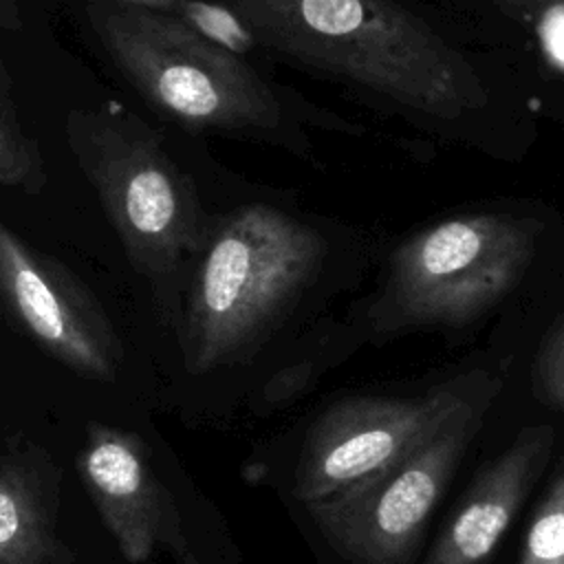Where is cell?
I'll return each mask as SVG.
<instances>
[{
	"label": "cell",
	"mask_w": 564,
	"mask_h": 564,
	"mask_svg": "<svg viewBox=\"0 0 564 564\" xmlns=\"http://www.w3.org/2000/svg\"><path fill=\"white\" fill-rule=\"evenodd\" d=\"M22 26L20 7L15 0H0V29L18 31Z\"/></svg>",
	"instance_id": "obj_17"
},
{
	"label": "cell",
	"mask_w": 564,
	"mask_h": 564,
	"mask_svg": "<svg viewBox=\"0 0 564 564\" xmlns=\"http://www.w3.org/2000/svg\"><path fill=\"white\" fill-rule=\"evenodd\" d=\"M218 2L251 26L260 48L408 110L452 119L487 101L469 62L392 0Z\"/></svg>",
	"instance_id": "obj_1"
},
{
	"label": "cell",
	"mask_w": 564,
	"mask_h": 564,
	"mask_svg": "<svg viewBox=\"0 0 564 564\" xmlns=\"http://www.w3.org/2000/svg\"><path fill=\"white\" fill-rule=\"evenodd\" d=\"M538 388L544 401L564 408V324L549 337L538 357Z\"/></svg>",
	"instance_id": "obj_15"
},
{
	"label": "cell",
	"mask_w": 564,
	"mask_h": 564,
	"mask_svg": "<svg viewBox=\"0 0 564 564\" xmlns=\"http://www.w3.org/2000/svg\"><path fill=\"white\" fill-rule=\"evenodd\" d=\"M64 128L130 264L159 295H170L209 227L194 181L163 137L119 104L73 108Z\"/></svg>",
	"instance_id": "obj_4"
},
{
	"label": "cell",
	"mask_w": 564,
	"mask_h": 564,
	"mask_svg": "<svg viewBox=\"0 0 564 564\" xmlns=\"http://www.w3.org/2000/svg\"><path fill=\"white\" fill-rule=\"evenodd\" d=\"M520 564H564V471L533 516Z\"/></svg>",
	"instance_id": "obj_13"
},
{
	"label": "cell",
	"mask_w": 564,
	"mask_h": 564,
	"mask_svg": "<svg viewBox=\"0 0 564 564\" xmlns=\"http://www.w3.org/2000/svg\"><path fill=\"white\" fill-rule=\"evenodd\" d=\"M489 401L491 397L471 403L392 465L306 502L330 546L352 564H408Z\"/></svg>",
	"instance_id": "obj_6"
},
{
	"label": "cell",
	"mask_w": 564,
	"mask_h": 564,
	"mask_svg": "<svg viewBox=\"0 0 564 564\" xmlns=\"http://www.w3.org/2000/svg\"><path fill=\"white\" fill-rule=\"evenodd\" d=\"M500 7L513 11V13H520V11H529L533 13V9L542 2V0H496Z\"/></svg>",
	"instance_id": "obj_18"
},
{
	"label": "cell",
	"mask_w": 564,
	"mask_h": 564,
	"mask_svg": "<svg viewBox=\"0 0 564 564\" xmlns=\"http://www.w3.org/2000/svg\"><path fill=\"white\" fill-rule=\"evenodd\" d=\"M53 516L35 480L0 463V564H57Z\"/></svg>",
	"instance_id": "obj_11"
},
{
	"label": "cell",
	"mask_w": 564,
	"mask_h": 564,
	"mask_svg": "<svg viewBox=\"0 0 564 564\" xmlns=\"http://www.w3.org/2000/svg\"><path fill=\"white\" fill-rule=\"evenodd\" d=\"M322 234L273 205L249 203L209 223L183 308L192 370L236 361L260 344L313 284Z\"/></svg>",
	"instance_id": "obj_3"
},
{
	"label": "cell",
	"mask_w": 564,
	"mask_h": 564,
	"mask_svg": "<svg viewBox=\"0 0 564 564\" xmlns=\"http://www.w3.org/2000/svg\"><path fill=\"white\" fill-rule=\"evenodd\" d=\"M46 185L44 154L35 137L20 121L13 82L0 57V187L40 194Z\"/></svg>",
	"instance_id": "obj_12"
},
{
	"label": "cell",
	"mask_w": 564,
	"mask_h": 564,
	"mask_svg": "<svg viewBox=\"0 0 564 564\" xmlns=\"http://www.w3.org/2000/svg\"><path fill=\"white\" fill-rule=\"evenodd\" d=\"M551 447V427H524L513 445L469 487L425 564H487L549 460Z\"/></svg>",
	"instance_id": "obj_9"
},
{
	"label": "cell",
	"mask_w": 564,
	"mask_h": 564,
	"mask_svg": "<svg viewBox=\"0 0 564 564\" xmlns=\"http://www.w3.org/2000/svg\"><path fill=\"white\" fill-rule=\"evenodd\" d=\"M540 225L507 214L443 220L403 242L375 306L381 328L463 324L498 304L522 278Z\"/></svg>",
	"instance_id": "obj_5"
},
{
	"label": "cell",
	"mask_w": 564,
	"mask_h": 564,
	"mask_svg": "<svg viewBox=\"0 0 564 564\" xmlns=\"http://www.w3.org/2000/svg\"><path fill=\"white\" fill-rule=\"evenodd\" d=\"M535 33L546 59L564 70V0H542L535 9Z\"/></svg>",
	"instance_id": "obj_16"
},
{
	"label": "cell",
	"mask_w": 564,
	"mask_h": 564,
	"mask_svg": "<svg viewBox=\"0 0 564 564\" xmlns=\"http://www.w3.org/2000/svg\"><path fill=\"white\" fill-rule=\"evenodd\" d=\"M77 465L126 560L145 562L161 531V496L141 441L93 425Z\"/></svg>",
	"instance_id": "obj_10"
},
{
	"label": "cell",
	"mask_w": 564,
	"mask_h": 564,
	"mask_svg": "<svg viewBox=\"0 0 564 564\" xmlns=\"http://www.w3.org/2000/svg\"><path fill=\"white\" fill-rule=\"evenodd\" d=\"M126 4L170 15L205 37L207 42H223L234 29V13L218 0H121Z\"/></svg>",
	"instance_id": "obj_14"
},
{
	"label": "cell",
	"mask_w": 564,
	"mask_h": 564,
	"mask_svg": "<svg viewBox=\"0 0 564 564\" xmlns=\"http://www.w3.org/2000/svg\"><path fill=\"white\" fill-rule=\"evenodd\" d=\"M90 29L126 82L192 132L240 137L306 154V106L178 20L121 0H90Z\"/></svg>",
	"instance_id": "obj_2"
},
{
	"label": "cell",
	"mask_w": 564,
	"mask_h": 564,
	"mask_svg": "<svg viewBox=\"0 0 564 564\" xmlns=\"http://www.w3.org/2000/svg\"><path fill=\"white\" fill-rule=\"evenodd\" d=\"M0 306L48 355L90 379H112L121 344L104 306L64 262L0 218Z\"/></svg>",
	"instance_id": "obj_8"
},
{
	"label": "cell",
	"mask_w": 564,
	"mask_h": 564,
	"mask_svg": "<svg viewBox=\"0 0 564 564\" xmlns=\"http://www.w3.org/2000/svg\"><path fill=\"white\" fill-rule=\"evenodd\" d=\"M496 390V379L474 372L410 399L357 397L335 403L306 434L295 496L315 502L392 465Z\"/></svg>",
	"instance_id": "obj_7"
}]
</instances>
